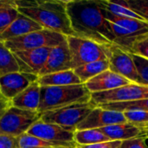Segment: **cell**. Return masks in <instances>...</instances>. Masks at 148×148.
<instances>
[{"mask_svg":"<svg viewBox=\"0 0 148 148\" xmlns=\"http://www.w3.org/2000/svg\"><path fill=\"white\" fill-rule=\"evenodd\" d=\"M66 8L75 36L105 46L114 43V36L101 0L66 1Z\"/></svg>","mask_w":148,"mask_h":148,"instance_id":"1","label":"cell"},{"mask_svg":"<svg viewBox=\"0 0 148 148\" xmlns=\"http://www.w3.org/2000/svg\"><path fill=\"white\" fill-rule=\"evenodd\" d=\"M19 13L36 22L43 29L66 36H75L67 12L66 1H15Z\"/></svg>","mask_w":148,"mask_h":148,"instance_id":"2","label":"cell"},{"mask_svg":"<svg viewBox=\"0 0 148 148\" xmlns=\"http://www.w3.org/2000/svg\"><path fill=\"white\" fill-rule=\"evenodd\" d=\"M91 101V93L84 83L69 86L41 87L38 112L42 114L78 103Z\"/></svg>","mask_w":148,"mask_h":148,"instance_id":"3","label":"cell"},{"mask_svg":"<svg viewBox=\"0 0 148 148\" xmlns=\"http://www.w3.org/2000/svg\"><path fill=\"white\" fill-rule=\"evenodd\" d=\"M105 17L108 21L114 36V43L129 52L134 42L148 33V23L134 18L117 16L105 10Z\"/></svg>","mask_w":148,"mask_h":148,"instance_id":"4","label":"cell"},{"mask_svg":"<svg viewBox=\"0 0 148 148\" xmlns=\"http://www.w3.org/2000/svg\"><path fill=\"white\" fill-rule=\"evenodd\" d=\"M96 107L92 101L87 103L73 104L56 110L44 112L40 120L46 123L60 126L68 131L75 132L76 127Z\"/></svg>","mask_w":148,"mask_h":148,"instance_id":"5","label":"cell"},{"mask_svg":"<svg viewBox=\"0 0 148 148\" xmlns=\"http://www.w3.org/2000/svg\"><path fill=\"white\" fill-rule=\"evenodd\" d=\"M67 42L71 55L72 69L87 63L108 60L107 45L78 36H67Z\"/></svg>","mask_w":148,"mask_h":148,"instance_id":"6","label":"cell"},{"mask_svg":"<svg viewBox=\"0 0 148 148\" xmlns=\"http://www.w3.org/2000/svg\"><path fill=\"white\" fill-rule=\"evenodd\" d=\"M38 111L21 109L11 106L0 118V135L19 137L41 119Z\"/></svg>","mask_w":148,"mask_h":148,"instance_id":"7","label":"cell"},{"mask_svg":"<svg viewBox=\"0 0 148 148\" xmlns=\"http://www.w3.org/2000/svg\"><path fill=\"white\" fill-rule=\"evenodd\" d=\"M67 40V36L49 29H42L27 35L4 42L5 46L11 51L36 49L40 48H54Z\"/></svg>","mask_w":148,"mask_h":148,"instance_id":"8","label":"cell"},{"mask_svg":"<svg viewBox=\"0 0 148 148\" xmlns=\"http://www.w3.org/2000/svg\"><path fill=\"white\" fill-rule=\"evenodd\" d=\"M145 99H148V86L133 82L114 90L91 94V101L96 106L114 102L135 101Z\"/></svg>","mask_w":148,"mask_h":148,"instance_id":"9","label":"cell"},{"mask_svg":"<svg viewBox=\"0 0 148 148\" xmlns=\"http://www.w3.org/2000/svg\"><path fill=\"white\" fill-rule=\"evenodd\" d=\"M107 48L109 69L133 83L140 84V77L132 55L114 43L107 45Z\"/></svg>","mask_w":148,"mask_h":148,"instance_id":"10","label":"cell"},{"mask_svg":"<svg viewBox=\"0 0 148 148\" xmlns=\"http://www.w3.org/2000/svg\"><path fill=\"white\" fill-rule=\"evenodd\" d=\"M38 78L37 75L20 71L3 75L0 77V94L11 101L29 85L37 82Z\"/></svg>","mask_w":148,"mask_h":148,"instance_id":"11","label":"cell"},{"mask_svg":"<svg viewBox=\"0 0 148 148\" xmlns=\"http://www.w3.org/2000/svg\"><path fill=\"white\" fill-rule=\"evenodd\" d=\"M74 133L62 128L60 126L46 123L39 120L28 131L27 134L51 143L75 144Z\"/></svg>","mask_w":148,"mask_h":148,"instance_id":"12","label":"cell"},{"mask_svg":"<svg viewBox=\"0 0 148 148\" xmlns=\"http://www.w3.org/2000/svg\"><path fill=\"white\" fill-rule=\"evenodd\" d=\"M122 112L103 109L96 107L75 128V130L100 129L105 127L127 123Z\"/></svg>","mask_w":148,"mask_h":148,"instance_id":"13","label":"cell"},{"mask_svg":"<svg viewBox=\"0 0 148 148\" xmlns=\"http://www.w3.org/2000/svg\"><path fill=\"white\" fill-rule=\"evenodd\" d=\"M52 48L18 50L12 52L20 69V72L39 75L44 67Z\"/></svg>","mask_w":148,"mask_h":148,"instance_id":"14","label":"cell"},{"mask_svg":"<svg viewBox=\"0 0 148 148\" xmlns=\"http://www.w3.org/2000/svg\"><path fill=\"white\" fill-rule=\"evenodd\" d=\"M72 69L71 55L67 40L60 45L51 49L44 67L40 71L38 76L46 75L52 73Z\"/></svg>","mask_w":148,"mask_h":148,"instance_id":"15","label":"cell"},{"mask_svg":"<svg viewBox=\"0 0 148 148\" xmlns=\"http://www.w3.org/2000/svg\"><path fill=\"white\" fill-rule=\"evenodd\" d=\"M131 83L127 78L108 69L88 81L85 85L91 94L116 89Z\"/></svg>","mask_w":148,"mask_h":148,"instance_id":"16","label":"cell"},{"mask_svg":"<svg viewBox=\"0 0 148 148\" xmlns=\"http://www.w3.org/2000/svg\"><path fill=\"white\" fill-rule=\"evenodd\" d=\"M43 28L36 22L20 13L16 19L0 34V42H4L8 40L19 37L34 31L41 30Z\"/></svg>","mask_w":148,"mask_h":148,"instance_id":"17","label":"cell"},{"mask_svg":"<svg viewBox=\"0 0 148 148\" xmlns=\"http://www.w3.org/2000/svg\"><path fill=\"white\" fill-rule=\"evenodd\" d=\"M41 100V86L38 82L29 85L11 101V106L30 111H38Z\"/></svg>","mask_w":148,"mask_h":148,"instance_id":"18","label":"cell"},{"mask_svg":"<svg viewBox=\"0 0 148 148\" xmlns=\"http://www.w3.org/2000/svg\"><path fill=\"white\" fill-rule=\"evenodd\" d=\"M100 130L110 140L123 141V140H129L132 138L146 136L145 132L142 128L138 127L128 122L105 127L100 128Z\"/></svg>","mask_w":148,"mask_h":148,"instance_id":"19","label":"cell"},{"mask_svg":"<svg viewBox=\"0 0 148 148\" xmlns=\"http://www.w3.org/2000/svg\"><path fill=\"white\" fill-rule=\"evenodd\" d=\"M37 82L41 87L69 86V85H76V84L82 83L73 69L52 73V74L40 76Z\"/></svg>","mask_w":148,"mask_h":148,"instance_id":"20","label":"cell"},{"mask_svg":"<svg viewBox=\"0 0 148 148\" xmlns=\"http://www.w3.org/2000/svg\"><path fill=\"white\" fill-rule=\"evenodd\" d=\"M108 69H109L108 60H103V61H98V62L84 64L73 70L75 71V75L80 78L81 82L85 84L88 81H89L93 77L100 75L101 73Z\"/></svg>","mask_w":148,"mask_h":148,"instance_id":"21","label":"cell"},{"mask_svg":"<svg viewBox=\"0 0 148 148\" xmlns=\"http://www.w3.org/2000/svg\"><path fill=\"white\" fill-rule=\"evenodd\" d=\"M74 141L76 145L87 146L108 142L110 140L100 129H85L75 131Z\"/></svg>","mask_w":148,"mask_h":148,"instance_id":"22","label":"cell"},{"mask_svg":"<svg viewBox=\"0 0 148 148\" xmlns=\"http://www.w3.org/2000/svg\"><path fill=\"white\" fill-rule=\"evenodd\" d=\"M105 10L109 11L110 13L120 16V17H126V18H134L141 21H146L143 17H141L139 14L132 10L127 1H119V2H112L108 0H101Z\"/></svg>","mask_w":148,"mask_h":148,"instance_id":"23","label":"cell"},{"mask_svg":"<svg viewBox=\"0 0 148 148\" xmlns=\"http://www.w3.org/2000/svg\"><path fill=\"white\" fill-rule=\"evenodd\" d=\"M20 69L13 53L0 42V77L13 72H19Z\"/></svg>","mask_w":148,"mask_h":148,"instance_id":"24","label":"cell"},{"mask_svg":"<svg viewBox=\"0 0 148 148\" xmlns=\"http://www.w3.org/2000/svg\"><path fill=\"white\" fill-rule=\"evenodd\" d=\"M19 148H49L56 147H75V144H62V143H51L41 140L37 137L28 134L27 133L17 137Z\"/></svg>","mask_w":148,"mask_h":148,"instance_id":"25","label":"cell"},{"mask_svg":"<svg viewBox=\"0 0 148 148\" xmlns=\"http://www.w3.org/2000/svg\"><path fill=\"white\" fill-rule=\"evenodd\" d=\"M103 109L118 111V112H126L132 110H142L148 112V99L135 101H127V102H114L99 105Z\"/></svg>","mask_w":148,"mask_h":148,"instance_id":"26","label":"cell"},{"mask_svg":"<svg viewBox=\"0 0 148 148\" xmlns=\"http://www.w3.org/2000/svg\"><path fill=\"white\" fill-rule=\"evenodd\" d=\"M19 14L16 5L7 6L0 9V34L16 19Z\"/></svg>","mask_w":148,"mask_h":148,"instance_id":"27","label":"cell"},{"mask_svg":"<svg viewBox=\"0 0 148 148\" xmlns=\"http://www.w3.org/2000/svg\"><path fill=\"white\" fill-rule=\"evenodd\" d=\"M127 121L138 127L143 128L148 124V112L142 110H132L122 112Z\"/></svg>","mask_w":148,"mask_h":148,"instance_id":"28","label":"cell"},{"mask_svg":"<svg viewBox=\"0 0 148 148\" xmlns=\"http://www.w3.org/2000/svg\"><path fill=\"white\" fill-rule=\"evenodd\" d=\"M128 53L148 59V33L140 36L134 42Z\"/></svg>","mask_w":148,"mask_h":148,"instance_id":"29","label":"cell"},{"mask_svg":"<svg viewBox=\"0 0 148 148\" xmlns=\"http://www.w3.org/2000/svg\"><path fill=\"white\" fill-rule=\"evenodd\" d=\"M132 57L140 77V84L148 86V59L136 55H132Z\"/></svg>","mask_w":148,"mask_h":148,"instance_id":"30","label":"cell"},{"mask_svg":"<svg viewBox=\"0 0 148 148\" xmlns=\"http://www.w3.org/2000/svg\"><path fill=\"white\" fill-rule=\"evenodd\" d=\"M129 8L148 23V0H127Z\"/></svg>","mask_w":148,"mask_h":148,"instance_id":"31","label":"cell"},{"mask_svg":"<svg viewBox=\"0 0 148 148\" xmlns=\"http://www.w3.org/2000/svg\"><path fill=\"white\" fill-rule=\"evenodd\" d=\"M146 140V136H140L126 140L121 142L120 148H148Z\"/></svg>","mask_w":148,"mask_h":148,"instance_id":"32","label":"cell"},{"mask_svg":"<svg viewBox=\"0 0 148 148\" xmlns=\"http://www.w3.org/2000/svg\"><path fill=\"white\" fill-rule=\"evenodd\" d=\"M122 141L119 140H110L108 142H102L94 145H87V146H80L75 144V148H120Z\"/></svg>","mask_w":148,"mask_h":148,"instance_id":"33","label":"cell"},{"mask_svg":"<svg viewBox=\"0 0 148 148\" xmlns=\"http://www.w3.org/2000/svg\"><path fill=\"white\" fill-rule=\"evenodd\" d=\"M0 148H19L17 137L0 135Z\"/></svg>","mask_w":148,"mask_h":148,"instance_id":"34","label":"cell"},{"mask_svg":"<svg viewBox=\"0 0 148 148\" xmlns=\"http://www.w3.org/2000/svg\"><path fill=\"white\" fill-rule=\"evenodd\" d=\"M11 107V101L3 97L0 94V118L4 114V113Z\"/></svg>","mask_w":148,"mask_h":148,"instance_id":"35","label":"cell"},{"mask_svg":"<svg viewBox=\"0 0 148 148\" xmlns=\"http://www.w3.org/2000/svg\"><path fill=\"white\" fill-rule=\"evenodd\" d=\"M11 5H16L15 0H0V9Z\"/></svg>","mask_w":148,"mask_h":148,"instance_id":"36","label":"cell"},{"mask_svg":"<svg viewBox=\"0 0 148 148\" xmlns=\"http://www.w3.org/2000/svg\"><path fill=\"white\" fill-rule=\"evenodd\" d=\"M143 130H144V132H145V135H146V137L148 138V127H147V128H143Z\"/></svg>","mask_w":148,"mask_h":148,"instance_id":"37","label":"cell"},{"mask_svg":"<svg viewBox=\"0 0 148 148\" xmlns=\"http://www.w3.org/2000/svg\"><path fill=\"white\" fill-rule=\"evenodd\" d=\"M75 147H49V148H75Z\"/></svg>","mask_w":148,"mask_h":148,"instance_id":"38","label":"cell"},{"mask_svg":"<svg viewBox=\"0 0 148 148\" xmlns=\"http://www.w3.org/2000/svg\"><path fill=\"white\" fill-rule=\"evenodd\" d=\"M147 127H148V124H147V125H146V126H145V127H144L143 128H147ZM143 128H142V129H143Z\"/></svg>","mask_w":148,"mask_h":148,"instance_id":"39","label":"cell"}]
</instances>
